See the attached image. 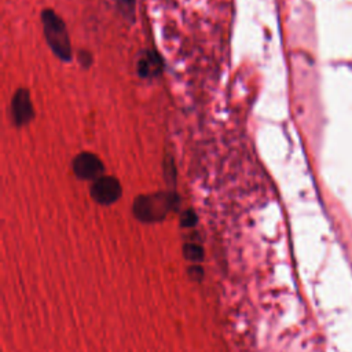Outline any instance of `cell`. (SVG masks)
Segmentation results:
<instances>
[{
    "mask_svg": "<svg viewBox=\"0 0 352 352\" xmlns=\"http://www.w3.org/2000/svg\"><path fill=\"white\" fill-rule=\"evenodd\" d=\"M41 22L45 40L54 54L62 60H70L72 45L67 29L58 14L52 10H44L41 12Z\"/></svg>",
    "mask_w": 352,
    "mask_h": 352,
    "instance_id": "cell-1",
    "label": "cell"
},
{
    "mask_svg": "<svg viewBox=\"0 0 352 352\" xmlns=\"http://www.w3.org/2000/svg\"><path fill=\"white\" fill-rule=\"evenodd\" d=\"M175 202L176 197L164 191L140 195L133 202V214L144 223L160 221L165 219Z\"/></svg>",
    "mask_w": 352,
    "mask_h": 352,
    "instance_id": "cell-2",
    "label": "cell"
},
{
    "mask_svg": "<svg viewBox=\"0 0 352 352\" xmlns=\"http://www.w3.org/2000/svg\"><path fill=\"white\" fill-rule=\"evenodd\" d=\"M121 184L113 176H100L92 182L91 197L100 205L114 204L121 197Z\"/></svg>",
    "mask_w": 352,
    "mask_h": 352,
    "instance_id": "cell-3",
    "label": "cell"
},
{
    "mask_svg": "<svg viewBox=\"0 0 352 352\" xmlns=\"http://www.w3.org/2000/svg\"><path fill=\"white\" fill-rule=\"evenodd\" d=\"M104 166L100 158L92 153L84 151L74 157L73 160V172L77 177L82 180H96L103 176Z\"/></svg>",
    "mask_w": 352,
    "mask_h": 352,
    "instance_id": "cell-4",
    "label": "cell"
},
{
    "mask_svg": "<svg viewBox=\"0 0 352 352\" xmlns=\"http://www.w3.org/2000/svg\"><path fill=\"white\" fill-rule=\"evenodd\" d=\"M11 114L12 120L18 126L29 124L34 116L30 95L25 88H19L11 99Z\"/></svg>",
    "mask_w": 352,
    "mask_h": 352,
    "instance_id": "cell-5",
    "label": "cell"
},
{
    "mask_svg": "<svg viewBox=\"0 0 352 352\" xmlns=\"http://www.w3.org/2000/svg\"><path fill=\"white\" fill-rule=\"evenodd\" d=\"M162 69V62L154 52H144L143 56L138 62V72L140 77L151 78L160 74Z\"/></svg>",
    "mask_w": 352,
    "mask_h": 352,
    "instance_id": "cell-6",
    "label": "cell"
},
{
    "mask_svg": "<svg viewBox=\"0 0 352 352\" xmlns=\"http://www.w3.org/2000/svg\"><path fill=\"white\" fill-rule=\"evenodd\" d=\"M184 256L191 261H199L204 257L202 248L197 243H187L184 245Z\"/></svg>",
    "mask_w": 352,
    "mask_h": 352,
    "instance_id": "cell-7",
    "label": "cell"
},
{
    "mask_svg": "<svg viewBox=\"0 0 352 352\" xmlns=\"http://www.w3.org/2000/svg\"><path fill=\"white\" fill-rule=\"evenodd\" d=\"M116 3L125 15H132L133 14L135 0H116Z\"/></svg>",
    "mask_w": 352,
    "mask_h": 352,
    "instance_id": "cell-8",
    "label": "cell"
},
{
    "mask_svg": "<svg viewBox=\"0 0 352 352\" xmlns=\"http://www.w3.org/2000/svg\"><path fill=\"white\" fill-rule=\"evenodd\" d=\"M195 220H197V217H195L194 212H191V210L184 212V213H183V216H182V224H183L184 227L194 226V224H195Z\"/></svg>",
    "mask_w": 352,
    "mask_h": 352,
    "instance_id": "cell-9",
    "label": "cell"
},
{
    "mask_svg": "<svg viewBox=\"0 0 352 352\" xmlns=\"http://www.w3.org/2000/svg\"><path fill=\"white\" fill-rule=\"evenodd\" d=\"M188 272H190L191 278H192V279H195V280H198V279H201V278H202V270H201L198 265L191 267V268L188 270Z\"/></svg>",
    "mask_w": 352,
    "mask_h": 352,
    "instance_id": "cell-10",
    "label": "cell"
}]
</instances>
